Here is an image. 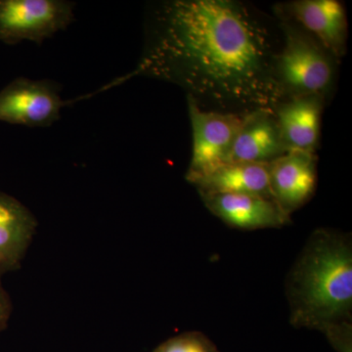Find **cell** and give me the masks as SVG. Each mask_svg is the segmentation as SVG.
Wrapping results in <instances>:
<instances>
[{"label":"cell","mask_w":352,"mask_h":352,"mask_svg":"<svg viewBox=\"0 0 352 352\" xmlns=\"http://www.w3.org/2000/svg\"><path fill=\"white\" fill-rule=\"evenodd\" d=\"M192 185L200 194L271 197L268 164L229 162L197 178Z\"/></svg>","instance_id":"13"},{"label":"cell","mask_w":352,"mask_h":352,"mask_svg":"<svg viewBox=\"0 0 352 352\" xmlns=\"http://www.w3.org/2000/svg\"><path fill=\"white\" fill-rule=\"evenodd\" d=\"M152 352H219V349L203 333L186 332L175 336Z\"/></svg>","instance_id":"14"},{"label":"cell","mask_w":352,"mask_h":352,"mask_svg":"<svg viewBox=\"0 0 352 352\" xmlns=\"http://www.w3.org/2000/svg\"><path fill=\"white\" fill-rule=\"evenodd\" d=\"M61 85L51 80L15 78L0 90V122L29 127H47L71 105L62 100Z\"/></svg>","instance_id":"6"},{"label":"cell","mask_w":352,"mask_h":352,"mask_svg":"<svg viewBox=\"0 0 352 352\" xmlns=\"http://www.w3.org/2000/svg\"><path fill=\"white\" fill-rule=\"evenodd\" d=\"M286 153L274 113L261 110L245 116L230 162L270 164Z\"/></svg>","instance_id":"12"},{"label":"cell","mask_w":352,"mask_h":352,"mask_svg":"<svg viewBox=\"0 0 352 352\" xmlns=\"http://www.w3.org/2000/svg\"><path fill=\"white\" fill-rule=\"evenodd\" d=\"M38 220L20 201L0 192V276L19 270Z\"/></svg>","instance_id":"11"},{"label":"cell","mask_w":352,"mask_h":352,"mask_svg":"<svg viewBox=\"0 0 352 352\" xmlns=\"http://www.w3.org/2000/svg\"><path fill=\"white\" fill-rule=\"evenodd\" d=\"M317 163L316 154L291 151L268 164L271 197L289 217L314 197Z\"/></svg>","instance_id":"7"},{"label":"cell","mask_w":352,"mask_h":352,"mask_svg":"<svg viewBox=\"0 0 352 352\" xmlns=\"http://www.w3.org/2000/svg\"><path fill=\"white\" fill-rule=\"evenodd\" d=\"M75 6L66 0H0V41L41 45L74 22Z\"/></svg>","instance_id":"4"},{"label":"cell","mask_w":352,"mask_h":352,"mask_svg":"<svg viewBox=\"0 0 352 352\" xmlns=\"http://www.w3.org/2000/svg\"><path fill=\"white\" fill-rule=\"evenodd\" d=\"M325 104L322 97L310 95L282 100L275 106L273 113L287 152L316 154Z\"/></svg>","instance_id":"10"},{"label":"cell","mask_w":352,"mask_h":352,"mask_svg":"<svg viewBox=\"0 0 352 352\" xmlns=\"http://www.w3.org/2000/svg\"><path fill=\"white\" fill-rule=\"evenodd\" d=\"M206 208L229 227L241 230L282 228L291 217L267 197L235 194H200Z\"/></svg>","instance_id":"9"},{"label":"cell","mask_w":352,"mask_h":352,"mask_svg":"<svg viewBox=\"0 0 352 352\" xmlns=\"http://www.w3.org/2000/svg\"><path fill=\"white\" fill-rule=\"evenodd\" d=\"M193 148L185 178L189 183L229 163L245 116L204 110L187 98Z\"/></svg>","instance_id":"5"},{"label":"cell","mask_w":352,"mask_h":352,"mask_svg":"<svg viewBox=\"0 0 352 352\" xmlns=\"http://www.w3.org/2000/svg\"><path fill=\"white\" fill-rule=\"evenodd\" d=\"M12 309V302H11L10 296L4 289L1 282V276H0V332L6 330L7 326H8Z\"/></svg>","instance_id":"15"},{"label":"cell","mask_w":352,"mask_h":352,"mask_svg":"<svg viewBox=\"0 0 352 352\" xmlns=\"http://www.w3.org/2000/svg\"><path fill=\"white\" fill-rule=\"evenodd\" d=\"M276 6L318 39L340 61L346 55L349 22L342 2L293 0Z\"/></svg>","instance_id":"8"},{"label":"cell","mask_w":352,"mask_h":352,"mask_svg":"<svg viewBox=\"0 0 352 352\" xmlns=\"http://www.w3.org/2000/svg\"><path fill=\"white\" fill-rule=\"evenodd\" d=\"M281 32L274 67L280 101L296 97L332 96L340 61L293 18L273 7Z\"/></svg>","instance_id":"3"},{"label":"cell","mask_w":352,"mask_h":352,"mask_svg":"<svg viewBox=\"0 0 352 352\" xmlns=\"http://www.w3.org/2000/svg\"><path fill=\"white\" fill-rule=\"evenodd\" d=\"M293 327L320 331L338 352H352L351 234L314 231L286 280Z\"/></svg>","instance_id":"2"},{"label":"cell","mask_w":352,"mask_h":352,"mask_svg":"<svg viewBox=\"0 0 352 352\" xmlns=\"http://www.w3.org/2000/svg\"><path fill=\"white\" fill-rule=\"evenodd\" d=\"M281 43L279 28L245 2H152L138 65L99 91L143 76L177 85L204 110L273 111L280 102L274 67Z\"/></svg>","instance_id":"1"}]
</instances>
